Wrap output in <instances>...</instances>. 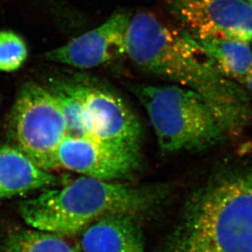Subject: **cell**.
Listing matches in <instances>:
<instances>
[{
  "mask_svg": "<svg viewBox=\"0 0 252 252\" xmlns=\"http://www.w3.org/2000/svg\"><path fill=\"white\" fill-rule=\"evenodd\" d=\"M83 120L88 137L138 148L139 122L126 102L113 93L85 85Z\"/></svg>",
  "mask_w": 252,
  "mask_h": 252,
  "instance_id": "9",
  "label": "cell"
},
{
  "mask_svg": "<svg viewBox=\"0 0 252 252\" xmlns=\"http://www.w3.org/2000/svg\"><path fill=\"white\" fill-rule=\"evenodd\" d=\"M133 92L145 108L164 152L206 148L225 134L208 103L189 88L137 85Z\"/></svg>",
  "mask_w": 252,
  "mask_h": 252,
  "instance_id": "4",
  "label": "cell"
},
{
  "mask_svg": "<svg viewBox=\"0 0 252 252\" xmlns=\"http://www.w3.org/2000/svg\"><path fill=\"white\" fill-rule=\"evenodd\" d=\"M58 177L12 146L0 147V199L54 187Z\"/></svg>",
  "mask_w": 252,
  "mask_h": 252,
  "instance_id": "11",
  "label": "cell"
},
{
  "mask_svg": "<svg viewBox=\"0 0 252 252\" xmlns=\"http://www.w3.org/2000/svg\"><path fill=\"white\" fill-rule=\"evenodd\" d=\"M191 38L206 60L220 75L243 85L252 65L250 44L237 39L216 37Z\"/></svg>",
  "mask_w": 252,
  "mask_h": 252,
  "instance_id": "12",
  "label": "cell"
},
{
  "mask_svg": "<svg viewBox=\"0 0 252 252\" xmlns=\"http://www.w3.org/2000/svg\"><path fill=\"white\" fill-rule=\"evenodd\" d=\"M126 56L143 70L201 95L225 133L238 134L252 122L249 94L220 75L185 30L170 27L151 12H138L128 24Z\"/></svg>",
  "mask_w": 252,
  "mask_h": 252,
  "instance_id": "1",
  "label": "cell"
},
{
  "mask_svg": "<svg viewBox=\"0 0 252 252\" xmlns=\"http://www.w3.org/2000/svg\"><path fill=\"white\" fill-rule=\"evenodd\" d=\"M243 86L245 88L246 91L252 95V65L251 67L249 73H248V76L246 78L245 81L243 83Z\"/></svg>",
  "mask_w": 252,
  "mask_h": 252,
  "instance_id": "16",
  "label": "cell"
},
{
  "mask_svg": "<svg viewBox=\"0 0 252 252\" xmlns=\"http://www.w3.org/2000/svg\"><path fill=\"white\" fill-rule=\"evenodd\" d=\"M56 160L59 169L107 181L128 178L140 165L139 148L70 135L59 145Z\"/></svg>",
  "mask_w": 252,
  "mask_h": 252,
  "instance_id": "7",
  "label": "cell"
},
{
  "mask_svg": "<svg viewBox=\"0 0 252 252\" xmlns=\"http://www.w3.org/2000/svg\"><path fill=\"white\" fill-rule=\"evenodd\" d=\"M9 133L14 147L35 165L58 170L56 155L67 129L54 94L36 83H27L17 94L10 117Z\"/></svg>",
  "mask_w": 252,
  "mask_h": 252,
  "instance_id": "5",
  "label": "cell"
},
{
  "mask_svg": "<svg viewBox=\"0 0 252 252\" xmlns=\"http://www.w3.org/2000/svg\"><path fill=\"white\" fill-rule=\"evenodd\" d=\"M85 85L74 83H59L50 89L63 111L65 118L67 135L75 137H88L84 120H83V104H84Z\"/></svg>",
  "mask_w": 252,
  "mask_h": 252,
  "instance_id": "14",
  "label": "cell"
},
{
  "mask_svg": "<svg viewBox=\"0 0 252 252\" xmlns=\"http://www.w3.org/2000/svg\"><path fill=\"white\" fill-rule=\"evenodd\" d=\"M114 214L89 226L81 233L83 252H145L138 217Z\"/></svg>",
  "mask_w": 252,
  "mask_h": 252,
  "instance_id": "10",
  "label": "cell"
},
{
  "mask_svg": "<svg viewBox=\"0 0 252 252\" xmlns=\"http://www.w3.org/2000/svg\"><path fill=\"white\" fill-rule=\"evenodd\" d=\"M5 252H81L63 236L36 228L15 231L7 238Z\"/></svg>",
  "mask_w": 252,
  "mask_h": 252,
  "instance_id": "13",
  "label": "cell"
},
{
  "mask_svg": "<svg viewBox=\"0 0 252 252\" xmlns=\"http://www.w3.org/2000/svg\"><path fill=\"white\" fill-rule=\"evenodd\" d=\"M22 201L20 213L31 228L63 237L82 233L114 214L136 216L152 211L162 197L159 188L134 186L81 176L59 188L43 189Z\"/></svg>",
  "mask_w": 252,
  "mask_h": 252,
  "instance_id": "3",
  "label": "cell"
},
{
  "mask_svg": "<svg viewBox=\"0 0 252 252\" xmlns=\"http://www.w3.org/2000/svg\"><path fill=\"white\" fill-rule=\"evenodd\" d=\"M161 252H252V170H231L189 199Z\"/></svg>",
  "mask_w": 252,
  "mask_h": 252,
  "instance_id": "2",
  "label": "cell"
},
{
  "mask_svg": "<svg viewBox=\"0 0 252 252\" xmlns=\"http://www.w3.org/2000/svg\"><path fill=\"white\" fill-rule=\"evenodd\" d=\"M28 49L22 37L10 31L0 32V71L18 70L27 60Z\"/></svg>",
  "mask_w": 252,
  "mask_h": 252,
  "instance_id": "15",
  "label": "cell"
},
{
  "mask_svg": "<svg viewBox=\"0 0 252 252\" xmlns=\"http://www.w3.org/2000/svg\"><path fill=\"white\" fill-rule=\"evenodd\" d=\"M130 16L115 12L99 27L80 34L45 54L49 61L80 69L105 65L126 55Z\"/></svg>",
  "mask_w": 252,
  "mask_h": 252,
  "instance_id": "8",
  "label": "cell"
},
{
  "mask_svg": "<svg viewBox=\"0 0 252 252\" xmlns=\"http://www.w3.org/2000/svg\"><path fill=\"white\" fill-rule=\"evenodd\" d=\"M191 36L224 38L252 44V7L245 0H167Z\"/></svg>",
  "mask_w": 252,
  "mask_h": 252,
  "instance_id": "6",
  "label": "cell"
},
{
  "mask_svg": "<svg viewBox=\"0 0 252 252\" xmlns=\"http://www.w3.org/2000/svg\"><path fill=\"white\" fill-rule=\"evenodd\" d=\"M245 1L252 7V0H245Z\"/></svg>",
  "mask_w": 252,
  "mask_h": 252,
  "instance_id": "17",
  "label": "cell"
}]
</instances>
